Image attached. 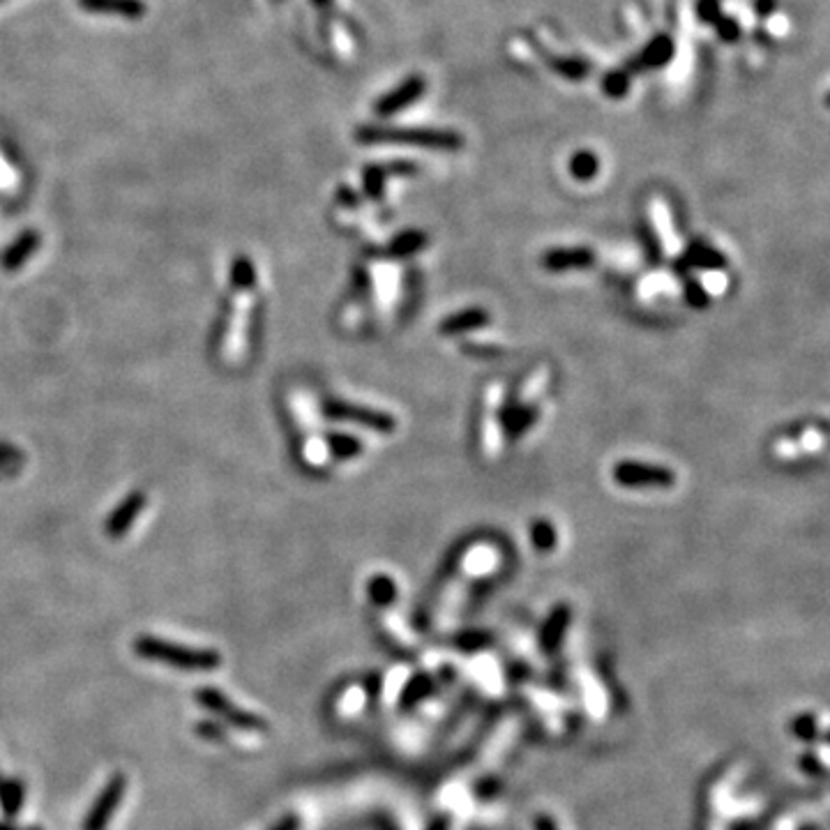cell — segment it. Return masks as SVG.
I'll use <instances>...</instances> for the list:
<instances>
[{"label": "cell", "instance_id": "42", "mask_svg": "<svg viewBox=\"0 0 830 830\" xmlns=\"http://www.w3.org/2000/svg\"><path fill=\"white\" fill-rule=\"evenodd\" d=\"M0 787H3V780H0Z\"/></svg>", "mask_w": 830, "mask_h": 830}, {"label": "cell", "instance_id": "37", "mask_svg": "<svg viewBox=\"0 0 830 830\" xmlns=\"http://www.w3.org/2000/svg\"><path fill=\"white\" fill-rule=\"evenodd\" d=\"M464 351L473 353V356L480 357H496L503 353V349L498 344H487V342H468V344L464 346Z\"/></svg>", "mask_w": 830, "mask_h": 830}, {"label": "cell", "instance_id": "12", "mask_svg": "<svg viewBox=\"0 0 830 830\" xmlns=\"http://www.w3.org/2000/svg\"><path fill=\"white\" fill-rule=\"evenodd\" d=\"M498 565V551L489 542H473L459 558V574L466 579L489 574Z\"/></svg>", "mask_w": 830, "mask_h": 830}, {"label": "cell", "instance_id": "32", "mask_svg": "<svg viewBox=\"0 0 830 830\" xmlns=\"http://www.w3.org/2000/svg\"><path fill=\"white\" fill-rule=\"evenodd\" d=\"M531 538H533V544H535L538 549L547 551L556 544V528L551 526L549 521H538V524H533Z\"/></svg>", "mask_w": 830, "mask_h": 830}, {"label": "cell", "instance_id": "19", "mask_svg": "<svg viewBox=\"0 0 830 830\" xmlns=\"http://www.w3.org/2000/svg\"><path fill=\"white\" fill-rule=\"evenodd\" d=\"M547 65H549L551 70H556V74L567 79V81H581L593 70L591 63H586L581 58H573V56L570 58H549L547 56Z\"/></svg>", "mask_w": 830, "mask_h": 830}, {"label": "cell", "instance_id": "40", "mask_svg": "<svg viewBox=\"0 0 830 830\" xmlns=\"http://www.w3.org/2000/svg\"><path fill=\"white\" fill-rule=\"evenodd\" d=\"M270 830H298V818H296V817H284L280 824H275Z\"/></svg>", "mask_w": 830, "mask_h": 830}, {"label": "cell", "instance_id": "26", "mask_svg": "<svg viewBox=\"0 0 830 830\" xmlns=\"http://www.w3.org/2000/svg\"><path fill=\"white\" fill-rule=\"evenodd\" d=\"M231 284L238 291H250L257 284V270L247 257H235L234 265H231Z\"/></svg>", "mask_w": 830, "mask_h": 830}, {"label": "cell", "instance_id": "38", "mask_svg": "<svg viewBox=\"0 0 830 830\" xmlns=\"http://www.w3.org/2000/svg\"><path fill=\"white\" fill-rule=\"evenodd\" d=\"M755 12L759 17H771L775 10H778V0H755Z\"/></svg>", "mask_w": 830, "mask_h": 830}, {"label": "cell", "instance_id": "29", "mask_svg": "<svg viewBox=\"0 0 830 830\" xmlns=\"http://www.w3.org/2000/svg\"><path fill=\"white\" fill-rule=\"evenodd\" d=\"M0 803H3L10 817L17 814V810L24 803V787L19 782H3V787H0Z\"/></svg>", "mask_w": 830, "mask_h": 830}, {"label": "cell", "instance_id": "18", "mask_svg": "<svg viewBox=\"0 0 830 830\" xmlns=\"http://www.w3.org/2000/svg\"><path fill=\"white\" fill-rule=\"evenodd\" d=\"M549 380H551L549 369L547 367L533 369L531 374L521 380V386H519V390H517L512 406H531V409H538L540 397H542L547 386H549Z\"/></svg>", "mask_w": 830, "mask_h": 830}, {"label": "cell", "instance_id": "15", "mask_svg": "<svg viewBox=\"0 0 830 830\" xmlns=\"http://www.w3.org/2000/svg\"><path fill=\"white\" fill-rule=\"evenodd\" d=\"M40 240L42 235L37 231H24L12 245L7 247L5 252L0 254V268L7 270V273H14V270L21 268L30 258V254L40 247Z\"/></svg>", "mask_w": 830, "mask_h": 830}, {"label": "cell", "instance_id": "1", "mask_svg": "<svg viewBox=\"0 0 830 830\" xmlns=\"http://www.w3.org/2000/svg\"><path fill=\"white\" fill-rule=\"evenodd\" d=\"M360 143H388V146H415L436 152H459L464 136L452 129L439 127H383V125H360L356 129Z\"/></svg>", "mask_w": 830, "mask_h": 830}, {"label": "cell", "instance_id": "31", "mask_svg": "<svg viewBox=\"0 0 830 830\" xmlns=\"http://www.w3.org/2000/svg\"><path fill=\"white\" fill-rule=\"evenodd\" d=\"M369 596L376 604H388L395 600V584L388 577H374L369 581Z\"/></svg>", "mask_w": 830, "mask_h": 830}, {"label": "cell", "instance_id": "14", "mask_svg": "<svg viewBox=\"0 0 830 830\" xmlns=\"http://www.w3.org/2000/svg\"><path fill=\"white\" fill-rule=\"evenodd\" d=\"M76 3L90 14H116L129 21H136L148 12L143 0H76Z\"/></svg>", "mask_w": 830, "mask_h": 830}, {"label": "cell", "instance_id": "2", "mask_svg": "<svg viewBox=\"0 0 830 830\" xmlns=\"http://www.w3.org/2000/svg\"><path fill=\"white\" fill-rule=\"evenodd\" d=\"M134 650L143 660H155L169 667L182 669V672H215L222 665V657L217 650L188 649L181 643L166 642L159 637H139L134 642Z\"/></svg>", "mask_w": 830, "mask_h": 830}, {"label": "cell", "instance_id": "5", "mask_svg": "<svg viewBox=\"0 0 830 830\" xmlns=\"http://www.w3.org/2000/svg\"><path fill=\"white\" fill-rule=\"evenodd\" d=\"M614 480L620 487H632V489H665V487H673L676 475L673 471L665 466H650V464H637V462H620L614 468Z\"/></svg>", "mask_w": 830, "mask_h": 830}, {"label": "cell", "instance_id": "35", "mask_svg": "<svg viewBox=\"0 0 830 830\" xmlns=\"http://www.w3.org/2000/svg\"><path fill=\"white\" fill-rule=\"evenodd\" d=\"M696 19L702 21V24L713 26L719 17H722V10H719V0H696L695 5Z\"/></svg>", "mask_w": 830, "mask_h": 830}, {"label": "cell", "instance_id": "34", "mask_svg": "<svg viewBox=\"0 0 830 830\" xmlns=\"http://www.w3.org/2000/svg\"><path fill=\"white\" fill-rule=\"evenodd\" d=\"M772 455L778 457V459H784V462H794V459L803 457V452L798 448V441L791 439V436H784V439H778L772 443Z\"/></svg>", "mask_w": 830, "mask_h": 830}, {"label": "cell", "instance_id": "20", "mask_svg": "<svg viewBox=\"0 0 830 830\" xmlns=\"http://www.w3.org/2000/svg\"><path fill=\"white\" fill-rule=\"evenodd\" d=\"M685 264L692 265V268H699V270H719V268H725L726 261L718 250H713V247L695 245V247H690V252H688V257H685Z\"/></svg>", "mask_w": 830, "mask_h": 830}, {"label": "cell", "instance_id": "6", "mask_svg": "<svg viewBox=\"0 0 830 830\" xmlns=\"http://www.w3.org/2000/svg\"><path fill=\"white\" fill-rule=\"evenodd\" d=\"M196 702L201 703L204 708H208L211 713H215L217 718H222L224 722L228 725L240 726V729H250V731H264L265 722L264 718H258L254 713H247L242 708H235L234 703L228 702V696H224L222 692L212 690V688H204V690H196Z\"/></svg>", "mask_w": 830, "mask_h": 830}, {"label": "cell", "instance_id": "3", "mask_svg": "<svg viewBox=\"0 0 830 830\" xmlns=\"http://www.w3.org/2000/svg\"><path fill=\"white\" fill-rule=\"evenodd\" d=\"M503 383L494 380L485 388L482 395V415L478 425V441L480 455L487 462L496 459L503 450V418H501V406H503Z\"/></svg>", "mask_w": 830, "mask_h": 830}, {"label": "cell", "instance_id": "24", "mask_svg": "<svg viewBox=\"0 0 830 830\" xmlns=\"http://www.w3.org/2000/svg\"><path fill=\"white\" fill-rule=\"evenodd\" d=\"M425 245H427V235L420 234V231H403L392 240L390 254L392 257H411V254L420 252Z\"/></svg>", "mask_w": 830, "mask_h": 830}, {"label": "cell", "instance_id": "7", "mask_svg": "<svg viewBox=\"0 0 830 830\" xmlns=\"http://www.w3.org/2000/svg\"><path fill=\"white\" fill-rule=\"evenodd\" d=\"M125 789H127V780H125L123 772H116V775L106 782L102 794L97 795V801L93 803L81 830H106L109 821H111L113 814H116L118 805L123 801Z\"/></svg>", "mask_w": 830, "mask_h": 830}, {"label": "cell", "instance_id": "36", "mask_svg": "<svg viewBox=\"0 0 830 830\" xmlns=\"http://www.w3.org/2000/svg\"><path fill=\"white\" fill-rule=\"evenodd\" d=\"M565 623H567V609L565 607L556 609L554 614H551L549 623H547V630H544V642L556 643V639L561 637Z\"/></svg>", "mask_w": 830, "mask_h": 830}, {"label": "cell", "instance_id": "17", "mask_svg": "<svg viewBox=\"0 0 830 830\" xmlns=\"http://www.w3.org/2000/svg\"><path fill=\"white\" fill-rule=\"evenodd\" d=\"M374 288H376V300L383 311H390L397 303L399 293V268L392 264H379L374 265Z\"/></svg>", "mask_w": 830, "mask_h": 830}, {"label": "cell", "instance_id": "21", "mask_svg": "<svg viewBox=\"0 0 830 830\" xmlns=\"http://www.w3.org/2000/svg\"><path fill=\"white\" fill-rule=\"evenodd\" d=\"M597 171H600V159H597L596 152L591 150H579L573 159H570V173L573 178H577L579 182L593 181L597 176Z\"/></svg>", "mask_w": 830, "mask_h": 830}, {"label": "cell", "instance_id": "9", "mask_svg": "<svg viewBox=\"0 0 830 830\" xmlns=\"http://www.w3.org/2000/svg\"><path fill=\"white\" fill-rule=\"evenodd\" d=\"M673 53H676V44H673L672 35H669V33H657V35L650 37L649 44H646L634 58L627 60L623 70H626L627 74L662 70V67H667V65L672 63Z\"/></svg>", "mask_w": 830, "mask_h": 830}, {"label": "cell", "instance_id": "4", "mask_svg": "<svg viewBox=\"0 0 830 830\" xmlns=\"http://www.w3.org/2000/svg\"><path fill=\"white\" fill-rule=\"evenodd\" d=\"M323 413H326L330 420L351 422V425L372 429V432L376 434H392L397 429V420H395L390 413L369 409V406H360V403L327 402L326 406H323Z\"/></svg>", "mask_w": 830, "mask_h": 830}, {"label": "cell", "instance_id": "8", "mask_svg": "<svg viewBox=\"0 0 830 830\" xmlns=\"http://www.w3.org/2000/svg\"><path fill=\"white\" fill-rule=\"evenodd\" d=\"M649 219H650V228H653L655 240H657L662 254H665L669 261L680 258V254H683V240H680L679 231H676V227H673L672 212H669L667 204H665L662 199H650Z\"/></svg>", "mask_w": 830, "mask_h": 830}, {"label": "cell", "instance_id": "10", "mask_svg": "<svg viewBox=\"0 0 830 830\" xmlns=\"http://www.w3.org/2000/svg\"><path fill=\"white\" fill-rule=\"evenodd\" d=\"M427 90V79H422L420 74H411L409 79H403L399 86L386 93L374 104V111L379 118H392L397 116L399 111L409 109L411 104L420 100L422 95Z\"/></svg>", "mask_w": 830, "mask_h": 830}, {"label": "cell", "instance_id": "30", "mask_svg": "<svg viewBox=\"0 0 830 830\" xmlns=\"http://www.w3.org/2000/svg\"><path fill=\"white\" fill-rule=\"evenodd\" d=\"M795 441H798V448H801L803 455H817V452L824 450L826 434L818 427H807Z\"/></svg>", "mask_w": 830, "mask_h": 830}, {"label": "cell", "instance_id": "39", "mask_svg": "<svg viewBox=\"0 0 830 830\" xmlns=\"http://www.w3.org/2000/svg\"><path fill=\"white\" fill-rule=\"evenodd\" d=\"M196 731H199L201 736H211V741H219V738H224L222 726H215V725H211V722H204V725H199V726H196Z\"/></svg>", "mask_w": 830, "mask_h": 830}, {"label": "cell", "instance_id": "41", "mask_svg": "<svg viewBox=\"0 0 830 830\" xmlns=\"http://www.w3.org/2000/svg\"><path fill=\"white\" fill-rule=\"evenodd\" d=\"M319 10H327V7L333 5V0H311Z\"/></svg>", "mask_w": 830, "mask_h": 830}, {"label": "cell", "instance_id": "43", "mask_svg": "<svg viewBox=\"0 0 830 830\" xmlns=\"http://www.w3.org/2000/svg\"><path fill=\"white\" fill-rule=\"evenodd\" d=\"M0 3H3V0H0Z\"/></svg>", "mask_w": 830, "mask_h": 830}, {"label": "cell", "instance_id": "27", "mask_svg": "<svg viewBox=\"0 0 830 830\" xmlns=\"http://www.w3.org/2000/svg\"><path fill=\"white\" fill-rule=\"evenodd\" d=\"M386 166H380V164H369V166H365L363 185L369 199H380V196H383V192H386Z\"/></svg>", "mask_w": 830, "mask_h": 830}, {"label": "cell", "instance_id": "22", "mask_svg": "<svg viewBox=\"0 0 830 830\" xmlns=\"http://www.w3.org/2000/svg\"><path fill=\"white\" fill-rule=\"evenodd\" d=\"M676 293H679V288L669 275H650L639 284V296L643 300L665 298V296H676Z\"/></svg>", "mask_w": 830, "mask_h": 830}, {"label": "cell", "instance_id": "23", "mask_svg": "<svg viewBox=\"0 0 830 830\" xmlns=\"http://www.w3.org/2000/svg\"><path fill=\"white\" fill-rule=\"evenodd\" d=\"M327 450L333 452L334 457H340V459H349V457H357L360 452L365 450L363 441L356 439V436H349V434H330L327 436Z\"/></svg>", "mask_w": 830, "mask_h": 830}, {"label": "cell", "instance_id": "28", "mask_svg": "<svg viewBox=\"0 0 830 830\" xmlns=\"http://www.w3.org/2000/svg\"><path fill=\"white\" fill-rule=\"evenodd\" d=\"M695 281L706 293V298H715L726 288V275L722 270H702V277H696Z\"/></svg>", "mask_w": 830, "mask_h": 830}, {"label": "cell", "instance_id": "33", "mask_svg": "<svg viewBox=\"0 0 830 830\" xmlns=\"http://www.w3.org/2000/svg\"><path fill=\"white\" fill-rule=\"evenodd\" d=\"M713 26H715V30H718L719 40L726 42V44H734V42L741 40L742 26L738 24L734 17H719Z\"/></svg>", "mask_w": 830, "mask_h": 830}, {"label": "cell", "instance_id": "25", "mask_svg": "<svg viewBox=\"0 0 830 830\" xmlns=\"http://www.w3.org/2000/svg\"><path fill=\"white\" fill-rule=\"evenodd\" d=\"M600 86H603V93L607 95V97H611V100H623V97L630 93L632 74H627L626 70L607 72V74L603 76Z\"/></svg>", "mask_w": 830, "mask_h": 830}, {"label": "cell", "instance_id": "16", "mask_svg": "<svg viewBox=\"0 0 830 830\" xmlns=\"http://www.w3.org/2000/svg\"><path fill=\"white\" fill-rule=\"evenodd\" d=\"M489 326V311L487 310H464L457 311V314L448 316L443 319L439 326L441 334H448V337H457V334H468L473 333V330H480V327Z\"/></svg>", "mask_w": 830, "mask_h": 830}, {"label": "cell", "instance_id": "11", "mask_svg": "<svg viewBox=\"0 0 830 830\" xmlns=\"http://www.w3.org/2000/svg\"><path fill=\"white\" fill-rule=\"evenodd\" d=\"M146 508V494H141V491H132L125 496V501L113 510L109 519L104 524V531L109 538H123L125 533L129 528L134 526V521L139 519L141 510Z\"/></svg>", "mask_w": 830, "mask_h": 830}, {"label": "cell", "instance_id": "13", "mask_svg": "<svg viewBox=\"0 0 830 830\" xmlns=\"http://www.w3.org/2000/svg\"><path fill=\"white\" fill-rule=\"evenodd\" d=\"M593 252L586 247H561L544 254L542 265L551 273H565V270L588 268L593 264Z\"/></svg>", "mask_w": 830, "mask_h": 830}]
</instances>
